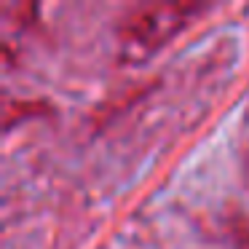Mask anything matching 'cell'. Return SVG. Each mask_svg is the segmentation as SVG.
Here are the masks:
<instances>
[{"label": "cell", "instance_id": "6da1fadb", "mask_svg": "<svg viewBox=\"0 0 249 249\" xmlns=\"http://www.w3.org/2000/svg\"><path fill=\"white\" fill-rule=\"evenodd\" d=\"M201 8L204 6H196V3H156V6H140L126 14L118 30L124 59L150 56L182 27H188V22Z\"/></svg>", "mask_w": 249, "mask_h": 249}]
</instances>
